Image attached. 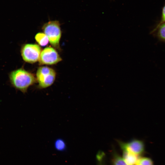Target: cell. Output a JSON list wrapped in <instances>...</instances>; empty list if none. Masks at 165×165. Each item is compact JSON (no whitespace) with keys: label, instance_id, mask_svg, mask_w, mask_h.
Returning <instances> with one entry per match:
<instances>
[{"label":"cell","instance_id":"obj_1","mask_svg":"<svg viewBox=\"0 0 165 165\" xmlns=\"http://www.w3.org/2000/svg\"><path fill=\"white\" fill-rule=\"evenodd\" d=\"M8 76L10 85L24 93L37 81L32 73L21 68L10 72Z\"/></svg>","mask_w":165,"mask_h":165},{"label":"cell","instance_id":"obj_2","mask_svg":"<svg viewBox=\"0 0 165 165\" xmlns=\"http://www.w3.org/2000/svg\"><path fill=\"white\" fill-rule=\"evenodd\" d=\"M42 29L48 37L52 46L56 49L60 50V41L62 32L59 21L57 20H50L43 25Z\"/></svg>","mask_w":165,"mask_h":165},{"label":"cell","instance_id":"obj_3","mask_svg":"<svg viewBox=\"0 0 165 165\" xmlns=\"http://www.w3.org/2000/svg\"><path fill=\"white\" fill-rule=\"evenodd\" d=\"M37 81L38 83V87L40 89L47 88L54 82L56 73L53 68L47 66L39 67L36 73Z\"/></svg>","mask_w":165,"mask_h":165},{"label":"cell","instance_id":"obj_4","mask_svg":"<svg viewBox=\"0 0 165 165\" xmlns=\"http://www.w3.org/2000/svg\"><path fill=\"white\" fill-rule=\"evenodd\" d=\"M41 51L40 46L35 44H24L20 50L23 59L30 63H34L38 61Z\"/></svg>","mask_w":165,"mask_h":165},{"label":"cell","instance_id":"obj_5","mask_svg":"<svg viewBox=\"0 0 165 165\" xmlns=\"http://www.w3.org/2000/svg\"><path fill=\"white\" fill-rule=\"evenodd\" d=\"M121 149L126 152L140 156L145 152V144L141 140L134 139L127 142L118 141Z\"/></svg>","mask_w":165,"mask_h":165},{"label":"cell","instance_id":"obj_6","mask_svg":"<svg viewBox=\"0 0 165 165\" xmlns=\"http://www.w3.org/2000/svg\"><path fill=\"white\" fill-rule=\"evenodd\" d=\"M62 60L55 49L51 47H48L41 51L38 61L40 65H53Z\"/></svg>","mask_w":165,"mask_h":165},{"label":"cell","instance_id":"obj_7","mask_svg":"<svg viewBox=\"0 0 165 165\" xmlns=\"http://www.w3.org/2000/svg\"><path fill=\"white\" fill-rule=\"evenodd\" d=\"M140 156L126 152H123V157L129 165H135Z\"/></svg>","mask_w":165,"mask_h":165},{"label":"cell","instance_id":"obj_8","mask_svg":"<svg viewBox=\"0 0 165 165\" xmlns=\"http://www.w3.org/2000/svg\"><path fill=\"white\" fill-rule=\"evenodd\" d=\"M35 39L38 43L42 46H46L49 42L48 37L43 32H38L36 34Z\"/></svg>","mask_w":165,"mask_h":165},{"label":"cell","instance_id":"obj_9","mask_svg":"<svg viewBox=\"0 0 165 165\" xmlns=\"http://www.w3.org/2000/svg\"><path fill=\"white\" fill-rule=\"evenodd\" d=\"M112 165H129L125 161L123 157L116 152H113L112 159Z\"/></svg>","mask_w":165,"mask_h":165},{"label":"cell","instance_id":"obj_10","mask_svg":"<svg viewBox=\"0 0 165 165\" xmlns=\"http://www.w3.org/2000/svg\"><path fill=\"white\" fill-rule=\"evenodd\" d=\"M157 30L156 36L158 38L160 41L165 42V23L160 25Z\"/></svg>","mask_w":165,"mask_h":165},{"label":"cell","instance_id":"obj_11","mask_svg":"<svg viewBox=\"0 0 165 165\" xmlns=\"http://www.w3.org/2000/svg\"><path fill=\"white\" fill-rule=\"evenodd\" d=\"M135 165H154L152 160L149 158L139 157Z\"/></svg>","mask_w":165,"mask_h":165},{"label":"cell","instance_id":"obj_12","mask_svg":"<svg viewBox=\"0 0 165 165\" xmlns=\"http://www.w3.org/2000/svg\"><path fill=\"white\" fill-rule=\"evenodd\" d=\"M54 145L55 148L58 151H63L66 148L65 141L61 138L58 139L55 141Z\"/></svg>","mask_w":165,"mask_h":165},{"label":"cell","instance_id":"obj_13","mask_svg":"<svg viewBox=\"0 0 165 165\" xmlns=\"http://www.w3.org/2000/svg\"><path fill=\"white\" fill-rule=\"evenodd\" d=\"M164 23H165V5L162 8L160 21L151 32L152 33L154 32L160 25Z\"/></svg>","mask_w":165,"mask_h":165}]
</instances>
